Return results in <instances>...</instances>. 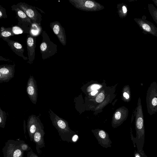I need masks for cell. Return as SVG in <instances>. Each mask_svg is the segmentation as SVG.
<instances>
[{"instance_id":"33","label":"cell","mask_w":157,"mask_h":157,"mask_svg":"<svg viewBox=\"0 0 157 157\" xmlns=\"http://www.w3.org/2000/svg\"><path fill=\"white\" fill-rule=\"evenodd\" d=\"M98 92V91L97 90H94L91 93L92 95H94L96 94Z\"/></svg>"},{"instance_id":"18","label":"cell","mask_w":157,"mask_h":157,"mask_svg":"<svg viewBox=\"0 0 157 157\" xmlns=\"http://www.w3.org/2000/svg\"><path fill=\"white\" fill-rule=\"evenodd\" d=\"M14 35L12 30L11 27L5 28L2 26L0 28V37L2 38H9Z\"/></svg>"},{"instance_id":"35","label":"cell","mask_w":157,"mask_h":157,"mask_svg":"<svg viewBox=\"0 0 157 157\" xmlns=\"http://www.w3.org/2000/svg\"><path fill=\"white\" fill-rule=\"evenodd\" d=\"M36 9H37L38 10H39L41 12V13H45L40 9L38 8L37 7H36Z\"/></svg>"},{"instance_id":"14","label":"cell","mask_w":157,"mask_h":157,"mask_svg":"<svg viewBox=\"0 0 157 157\" xmlns=\"http://www.w3.org/2000/svg\"><path fill=\"white\" fill-rule=\"evenodd\" d=\"M36 39V37L29 34L27 35L26 41L28 56L27 63L30 64L33 63L35 58Z\"/></svg>"},{"instance_id":"22","label":"cell","mask_w":157,"mask_h":157,"mask_svg":"<svg viewBox=\"0 0 157 157\" xmlns=\"http://www.w3.org/2000/svg\"><path fill=\"white\" fill-rule=\"evenodd\" d=\"M19 146L21 149L24 152L25 151H29L31 150V148L29 147L28 145L25 143L24 141L21 140H19Z\"/></svg>"},{"instance_id":"25","label":"cell","mask_w":157,"mask_h":157,"mask_svg":"<svg viewBox=\"0 0 157 157\" xmlns=\"http://www.w3.org/2000/svg\"><path fill=\"white\" fill-rule=\"evenodd\" d=\"M123 96L126 100L129 101L130 100L131 95L129 87H128L127 90L123 93Z\"/></svg>"},{"instance_id":"30","label":"cell","mask_w":157,"mask_h":157,"mask_svg":"<svg viewBox=\"0 0 157 157\" xmlns=\"http://www.w3.org/2000/svg\"><path fill=\"white\" fill-rule=\"evenodd\" d=\"M100 87V86L98 85L94 84L91 86V88L93 90H95Z\"/></svg>"},{"instance_id":"28","label":"cell","mask_w":157,"mask_h":157,"mask_svg":"<svg viewBox=\"0 0 157 157\" xmlns=\"http://www.w3.org/2000/svg\"><path fill=\"white\" fill-rule=\"evenodd\" d=\"M85 5L87 7L92 8L94 6V4L92 1H88L85 2Z\"/></svg>"},{"instance_id":"34","label":"cell","mask_w":157,"mask_h":157,"mask_svg":"<svg viewBox=\"0 0 157 157\" xmlns=\"http://www.w3.org/2000/svg\"><path fill=\"white\" fill-rule=\"evenodd\" d=\"M152 1L154 2L155 4L157 7V0H152Z\"/></svg>"},{"instance_id":"10","label":"cell","mask_w":157,"mask_h":157,"mask_svg":"<svg viewBox=\"0 0 157 157\" xmlns=\"http://www.w3.org/2000/svg\"><path fill=\"white\" fill-rule=\"evenodd\" d=\"M15 65L3 64L0 66V82H9L14 76Z\"/></svg>"},{"instance_id":"31","label":"cell","mask_w":157,"mask_h":157,"mask_svg":"<svg viewBox=\"0 0 157 157\" xmlns=\"http://www.w3.org/2000/svg\"><path fill=\"white\" fill-rule=\"evenodd\" d=\"M0 60H4L5 61H7L9 62H12V61L10 59H6V58H4L3 57H2V56H0Z\"/></svg>"},{"instance_id":"27","label":"cell","mask_w":157,"mask_h":157,"mask_svg":"<svg viewBox=\"0 0 157 157\" xmlns=\"http://www.w3.org/2000/svg\"><path fill=\"white\" fill-rule=\"evenodd\" d=\"M27 157H39L32 150L28 151L27 153Z\"/></svg>"},{"instance_id":"12","label":"cell","mask_w":157,"mask_h":157,"mask_svg":"<svg viewBox=\"0 0 157 157\" xmlns=\"http://www.w3.org/2000/svg\"><path fill=\"white\" fill-rule=\"evenodd\" d=\"M93 133L99 144L103 147L108 148L112 146V142L108 134L103 130L93 131Z\"/></svg>"},{"instance_id":"19","label":"cell","mask_w":157,"mask_h":157,"mask_svg":"<svg viewBox=\"0 0 157 157\" xmlns=\"http://www.w3.org/2000/svg\"><path fill=\"white\" fill-rule=\"evenodd\" d=\"M148 8L153 20L157 24V9L151 3L148 4Z\"/></svg>"},{"instance_id":"9","label":"cell","mask_w":157,"mask_h":157,"mask_svg":"<svg viewBox=\"0 0 157 157\" xmlns=\"http://www.w3.org/2000/svg\"><path fill=\"white\" fill-rule=\"evenodd\" d=\"M36 82L33 76L30 75L26 86V92L32 103L36 104L38 97Z\"/></svg>"},{"instance_id":"8","label":"cell","mask_w":157,"mask_h":157,"mask_svg":"<svg viewBox=\"0 0 157 157\" xmlns=\"http://www.w3.org/2000/svg\"><path fill=\"white\" fill-rule=\"evenodd\" d=\"M11 8L12 10L16 13L18 21L17 25L29 32L31 26L33 23V21L16 5L12 6Z\"/></svg>"},{"instance_id":"32","label":"cell","mask_w":157,"mask_h":157,"mask_svg":"<svg viewBox=\"0 0 157 157\" xmlns=\"http://www.w3.org/2000/svg\"><path fill=\"white\" fill-rule=\"evenodd\" d=\"M122 10L123 13L124 14L126 13L127 12V10L126 7L125 6H123L122 7Z\"/></svg>"},{"instance_id":"16","label":"cell","mask_w":157,"mask_h":157,"mask_svg":"<svg viewBox=\"0 0 157 157\" xmlns=\"http://www.w3.org/2000/svg\"><path fill=\"white\" fill-rule=\"evenodd\" d=\"M50 26L59 40L63 45L65 44V36L63 27L58 21L51 22Z\"/></svg>"},{"instance_id":"23","label":"cell","mask_w":157,"mask_h":157,"mask_svg":"<svg viewBox=\"0 0 157 157\" xmlns=\"http://www.w3.org/2000/svg\"><path fill=\"white\" fill-rule=\"evenodd\" d=\"M7 18L6 9L0 5V19Z\"/></svg>"},{"instance_id":"15","label":"cell","mask_w":157,"mask_h":157,"mask_svg":"<svg viewBox=\"0 0 157 157\" xmlns=\"http://www.w3.org/2000/svg\"><path fill=\"white\" fill-rule=\"evenodd\" d=\"M7 42L10 48L15 53L23 58L25 60H27L28 58L23 55L25 50L22 44L17 41L10 39L9 38H2Z\"/></svg>"},{"instance_id":"20","label":"cell","mask_w":157,"mask_h":157,"mask_svg":"<svg viewBox=\"0 0 157 157\" xmlns=\"http://www.w3.org/2000/svg\"><path fill=\"white\" fill-rule=\"evenodd\" d=\"M12 30L14 35L23 33L29 34V32L18 26L14 25L11 27Z\"/></svg>"},{"instance_id":"24","label":"cell","mask_w":157,"mask_h":157,"mask_svg":"<svg viewBox=\"0 0 157 157\" xmlns=\"http://www.w3.org/2000/svg\"><path fill=\"white\" fill-rule=\"evenodd\" d=\"M134 157H147L144 151H138L135 150L134 154Z\"/></svg>"},{"instance_id":"7","label":"cell","mask_w":157,"mask_h":157,"mask_svg":"<svg viewBox=\"0 0 157 157\" xmlns=\"http://www.w3.org/2000/svg\"><path fill=\"white\" fill-rule=\"evenodd\" d=\"M146 18V16L144 15L141 18H136L134 19V20L144 34H149L157 37V27L152 22L147 20Z\"/></svg>"},{"instance_id":"5","label":"cell","mask_w":157,"mask_h":157,"mask_svg":"<svg viewBox=\"0 0 157 157\" xmlns=\"http://www.w3.org/2000/svg\"><path fill=\"white\" fill-rule=\"evenodd\" d=\"M3 157H23L24 151L20 148L19 140H9L2 149Z\"/></svg>"},{"instance_id":"21","label":"cell","mask_w":157,"mask_h":157,"mask_svg":"<svg viewBox=\"0 0 157 157\" xmlns=\"http://www.w3.org/2000/svg\"><path fill=\"white\" fill-rule=\"evenodd\" d=\"M6 119V113L0 108V127L4 128Z\"/></svg>"},{"instance_id":"6","label":"cell","mask_w":157,"mask_h":157,"mask_svg":"<svg viewBox=\"0 0 157 157\" xmlns=\"http://www.w3.org/2000/svg\"><path fill=\"white\" fill-rule=\"evenodd\" d=\"M16 5L26 14L33 22L41 25L42 16L38 11L35 7L29 5L24 2H19Z\"/></svg>"},{"instance_id":"2","label":"cell","mask_w":157,"mask_h":157,"mask_svg":"<svg viewBox=\"0 0 157 157\" xmlns=\"http://www.w3.org/2000/svg\"><path fill=\"white\" fill-rule=\"evenodd\" d=\"M48 113L52 123L57 130L61 140L68 143H74L73 138L75 135V133L70 129L67 122L50 109Z\"/></svg>"},{"instance_id":"29","label":"cell","mask_w":157,"mask_h":157,"mask_svg":"<svg viewBox=\"0 0 157 157\" xmlns=\"http://www.w3.org/2000/svg\"><path fill=\"white\" fill-rule=\"evenodd\" d=\"M121 115L120 112H117L115 115V117L116 119L119 120L121 118Z\"/></svg>"},{"instance_id":"17","label":"cell","mask_w":157,"mask_h":157,"mask_svg":"<svg viewBox=\"0 0 157 157\" xmlns=\"http://www.w3.org/2000/svg\"><path fill=\"white\" fill-rule=\"evenodd\" d=\"M43 32L42 28L40 25L33 22L31 26L29 34L36 37L42 34Z\"/></svg>"},{"instance_id":"4","label":"cell","mask_w":157,"mask_h":157,"mask_svg":"<svg viewBox=\"0 0 157 157\" xmlns=\"http://www.w3.org/2000/svg\"><path fill=\"white\" fill-rule=\"evenodd\" d=\"M146 102L147 113L152 115L157 112V83L152 82L147 92Z\"/></svg>"},{"instance_id":"3","label":"cell","mask_w":157,"mask_h":157,"mask_svg":"<svg viewBox=\"0 0 157 157\" xmlns=\"http://www.w3.org/2000/svg\"><path fill=\"white\" fill-rule=\"evenodd\" d=\"M42 40L40 48L42 59L45 60L52 56L57 53V46L51 41L45 31L42 33Z\"/></svg>"},{"instance_id":"26","label":"cell","mask_w":157,"mask_h":157,"mask_svg":"<svg viewBox=\"0 0 157 157\" xmlns=\"http://www.w3.org/2000/svg\"><path fill=\"white\" fill-rule=\"evenodd\" d=\"M105 95L104 94L101 93L97 96L96 98V101L98 102H102L104 99Z\"/></svg>"},{"instance_id":"13","label":"cell","mask_w":157,"mask_h":157,"mask_svg":"<svg viewBox=\"0 0 157 157\" xmlns=\"http://www.w3.org/2000/svg\"><path fill=\"white\" fill-rule=\"evenodd\" d=\"M45 133L44 127L41 123L34 135L33 141L36 144V149L39 154L41 153L40 149L45 147L44 138Z\"/></svg>"},{"instance_id":"1","label":"cell","mask_w":157,"mask_h":157,"mask_svg":"<svg viewBox=\"0 0 157 157\" xmlns=\"http://www.w3.org/2000/svg\"><path fill=\"white\" fill-rule=\"evenodd\" d=\"M137 104L135 122L136 136L135 138L132 136L131 139L134 147L136 146L137 150L141 151L143 150L144 143L145 128L142 107L140 97L138 98Z\"/></svg>"},{"instance_id":"11","label":"cell","mask_w":157,"mask_h":157,"mask_svg":"<svg viewBox=\"0 0 157 157\" xmlns=\"http://www.w3.org/2000/svg\"><path fill=\"white\" fill-rule=\"evenodd\" d=\"M41 122L39 117L32 114L27 120V129L31 141H33V136Z\"/></svg>"}]
</instances>
